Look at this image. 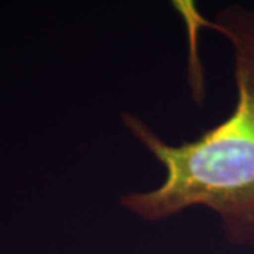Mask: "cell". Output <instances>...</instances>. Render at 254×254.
<instances>
[{"label": "cell", "mask_w": 254, "mask_h": 254, "mask_svg": "<svg viewBox=\"0 0 254 254\" xmlns=\"http://www.w3.org/2000/svg\"><path fill=\"white\" fill-rule=\"evenodd\" d=\"M192 11L196 24L220 33L233 48L236 105L218 126L178 145L122 113L128 131L165 168V180L154 190L127 193L120 203L145 222L193 206L210 209L230 245L254 247V10L227 6L212 21Z\"/></svg>", "instance_id": "obj_1"}]
</instances>
